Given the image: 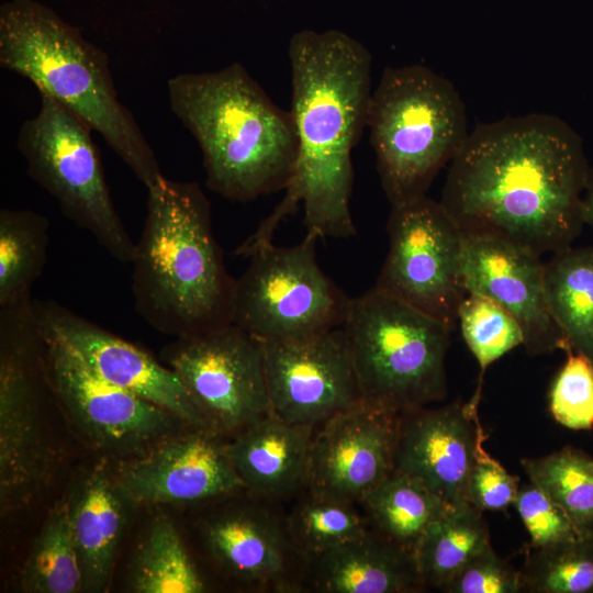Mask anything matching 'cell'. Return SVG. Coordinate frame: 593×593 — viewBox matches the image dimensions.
<instances>
[{"label":"cell","mask_w":593,"mask_h":593,"mask_svg":"<svg viewBox=\"0 0 593 593\" xmlns=\"http://www.w3.org/2000/svg\"><path fill=\"white\" fill-rule=\"evenodd\" d=\"M582 216L584 224H589L593 230V170H590L582 199Z\"/></svg>","instance_id":"38"},{"label":"cell","mask_w":593,"mask_h":593,"mask_svg":"<svg viewBox=\"0 0 593 593\" xmlns=\"http://www.w3.org/2000/svg\"><path fill=\"white\" fill-rule=\"evenodd\" d=\"M367 127L391 205L426 195L470 133L454 83L423 65L383 70L371 92Z\"/></svg>","instance_id":"6"},{"label":"cell","mask_w":593,"mask_h":593,"mask_svg":"<svg viewBox=\"0 0 593 593\" xmlns=\"http://www.w3.org/2000/svg\"><path fill=\"white\" fill-rule=\"evenodd\" d=\"M532 548L521 570L523 591L593 593V536Z\"/></svg>","instance_id":"32"},{"label":"cell","mask_w":593,"mask_h":593,"mask_svg":"<svg viewBox=\"0 0 593 593\" xmlns=\"http://www.w3.org/2000/svg\"><path fill=\"white\" fill-rule=\"evenodd\" d=\"M307 579L323 593H405L424 589L414 552L373 527L311 559Z\"/></svg>","instance_id":"23"},{"label":"cell","mask_w":593,"mask_h":593,"mask_svg":"<svg viewBox=\"0 0 593 593\" xmlns=\"http://www.w3.org/2000/svg\"><path fill=\"white\" fill-rule=\"evenodd\" d=\"M400 416L362 402L315 428L306 489L358 503L393 472Z\"/></svg>","instance_id":"18"},{"label":"cell","mask_w":593,"mask_h":593,"mask_svg":"<svg viewBox=\"0 0 593 593\" xmlns=\"http://www.w3.org/2000/svg\"><path fill=\"white\" fill-rule=\"evenodd\" d=\"M49 220L32 210L0 211V307L31 295L47 259Z\"/></svg>","instance_id":"28"},{"label":"cell","mask_w":593,"mask_h":593,"mask_svg":"<svg viewBox=\"0 0 593 593\" xmlns=\"http://www.w3.org/2000/svg\"><path fill=\"white\" fill-rule=\"evenodd\" d=\"M530 482L568 515L581 536H593V457L564 447L521 461Z\"/></svg>","instance_id":"30"},{"label":"cell","mask_w":593,"mask_h":593,"mask_svg":"<svg viewBox=\"0 0 593 593\" xmlns=\"http://www.w3.org/2000/svg\"><path fill=\"white\" fill-rule=\"evenodd\" d=\"M491 546L482 511L449 506L423 533L414 557L424 589H441L472 557Z\"/></svg>","instance_id":"25"},{"label":"cell","mask_w":593,"mask_h":593,"mask_svg":"<svg viewBox=\"0 0 593 593\" xmlns=\"http://www.w3.org/2000/svg\"><path fill=\"white\" fill-rule=\"evenodd\" d=\"M480 396L477 388L466 404L402 414L393 471L416 480L448 506L469 503V475L484 434L478 416Z\"/></svg>","instance_id":"19"},{"label":"cell","mask_w":593,"mask_h":593,"mask_svg":"<svg viewBox=\"0 0 593 593\" xmlns=\"http://www.w3.org/2000/svg\"><path fill=\"white\" fill-rule=\"evenodd\" d=\"M172 113L200 146L206 187L238 202L286 190L298 156L290 111L239 63L167 83Z\"/></svg>","instance_id":"4"},{"label":"cell","mask_w":593,"mask_h":593,"mask_svg":"<svg viewBox=\"0 0 593 593\" xmlns=\"http://www.w3.org/2000/svg\"><path fill=\"white\" fill-rule=\"evenodd\" d=\"M358 503L374 529L411 551L425 529L449 507L419 482L395 471Z\"/></svg>","instance_id":"26"},{"label":"cell","mask_w":593,"mask_h":593,"mask_svg":"<svg viewBox=\"0 0 593 593\" xmlns=\"http://www.w3.org/2000/svg\"><path fill=\"white\" fill-rule=\"evenodd\" d=\"M458 323L481 369L478 387H481L489 365L524 342L516 318L501 304L482 294H466L458 310Z\"/></svg>","instance_id":"33"},{"label":"cell","mask_w":593,"mask_h":593,"mask_svg":"<svg viewBox=\"0 0 593 593\" xmlns=\"http://www.w3.org/2000/svg\"><path fill=\"white\" fill-rule=\"evenodd\" d=\"M247 494L205 516L200 538L210 560L235 582L290 591L307 579L309 561L293 545L286 525L261 500Z\"/></svg>","instance_id":"16"},{"label":"cell","mask_w":593,"mask_h":593,"mask_svg":"<svg viewBox=\"0 0 593 593\" xmlns=\"http://www.w3.org/2000/svg\"><path fill=\"white\" fill-rule=\"evenodd\" d=\"M40 96L37 113L18 135L27 175L56 200L65 217L115 260L132 264L136 243L113 204L91 127L52 97Z\"/></svg>","instance_id":"9"},{"label":"cell","mask_w":593,"mask_h":593,"mask_svg":"<svg viewBox=\"0 0 593 593\" xmlns=\"http://www.w3.org/2000/svg\"><path fill=\"white\" fill-rule=\"evenodd\" d=\"M147 193L132 261L136 312L152 328L174 338L232 324L236 279L224 265L201 187L163 175Z\"/></svg>","instance_id":"3"},{"label":"cell","mask_w":593,"mask_h":593,"mask_svg":"<svg viewBox=\"0 0 593 593\" xmlns=\"http://www.w3.org/2000/svg\"><path fill=\"white\" fill-rule=\"evenodd\" d=\"M262 349L272 416L317 428L362 403L343 326L301 342H265Z\"/></svg>","instance_id":"14"},{"label":"cell","mask_w":593,"mask_h":593,"mask_svg":"<svg viewBox=\"0 0 593 593\" xmlns=\"http://www.w3.org/2000/svg\"><path fill=\"white\" fill-rule=\"evenodd\" d=\"M65 504L80 561L82 591L105 592L137 504L121 484L115 467L104 458L76 475Z\"/></svg>","instance_id":"21"},{"label":"cell","mask_w":593,"mask_h":593,"mask_svg":"<svg viewBox=\"0 0 593 593\" xmlns=\"http://www.w3.org/2000/svg\"><path fill=\"white\" fill-rule=\"evenodd\" d=\"M462 275L467 293L494 300L516 318L530 355L569 350L547 305L540 256L501 239L463 236Z\"/></svg>","instance_id":"20"},{"label":"cell","mask_w":593,"mask_h":593,"mask_svg":"<svg viewBox=\"0 0 593 593\" xmlns=\"http://www.w3.org/2000/svg\"><path fill=\"white\" fill-rule=\"evenodd\" d=\"M127 588L135 593L205 591L202 575L168 517H156L141 540L131 563Z\"/></svg>","instance_id":"27"},{"label":"cell","mask_w":593,"mask_h":593,"mask_svg":"<svg viewBox=\"0 0 593 593\" xmlns=\"http://www.w3.org/2000/svg\"><path fill=\"white\" fill-rule=\"evenodd\" d=\"M304 491L284 519L293 545L307 561L369 528L368 519L357 511L355 502Z\"/></svg>","instance_id":"31"},{"label":"cell","mask_w":593,"mask_h":593,"mask_svg":"<svg viewBox=\"0 0 593 593\" xmlns=\"http://www.w3.org/2000/svg\"><path fill=\"white\" fill-rule=\"evenodd\" d=\"M513 505L528 532L532 547H546L581 536L561 507L533 482L518 489Z\"/></svg>","instance_id":"35"},{"label":"cell","mask_w":593,"mask_h":593,"mask_svg":"<svg viewBox=\"0 0 593 593\" xmlns=\"http://www.w3.org/2000/svg\"><path fill=\"white\" fill-rule=\"evenodd\" d=\"M21 588L30 593H77L82 572L65 501L56 503L21 571Z\"/></svg>","instance_id":"29"},{"label":"cell","mask_w":593,"mask_h":593,"mask_svg":"<svg viewBox=\"0 0 593 593\" xmlns=\"http://www.w3.org/2000/svg\"><path fill=\"white\" fill-rule=\"evenodd\" d=\"M314 432L269 414L226 440L245 492L268 503L303 492Z\"/></svg>","instance_id":"22"},{"label":"cell","mask_w":593,"mask_h":593,"mask_svg":"<svg viewBox=\"0 0 593 593\" xmlns=\"http://www.w3.org/2000/svg\"><path fill=\"white\" fill-rule=\"evenodd\" d=\"M44 340L58 409L80 439L104 459L118 462L137 457L193 427L168 410L104 381L61 344Z\"/></svg>","instance_id":"12"},{"label":"cell","mask_w":593,"mask_h":593,"mask_svg":"<svg viewBox=\"0 0 593 593\" xmlns=\"http://www.w3.org/2000/svg\"><path fill=\"white\" fill-rule=\"evenodd\" d=\"M226 438L190 427L144 454L118 461L121 484L137 505L190 504L245 492Z\"/></svg>","instance_id":"17"},{"label":"cell","mask_w":593,"mask_h":593,"mask_svg":"<svg viewBox=\"0 0 593 593\" xmlns=\"http://www.w3.org/2000/svg\"><path fill=\"white\" fill-rule=\"evenodd\" d=\"M485 436L480 437L468 481V501L480 511H504L518 492L519 479L484 449Z\"/></svg>","instance_id":"37"},{"label":"cell","mask_w":593,"mask_h":593,"mask_svg":"<svg viewBox=\"0 0 593 593\" xmlns=\"http://www.w3.org/2000/svg\"><path fill=\"white\" fill-rule=\"evenodd\" d=\"M590 175L580 135L546 113L478 124L451 160L440 204L463 236L538 256L571 246Z\"/></svg>","instance_id":"1"},{"label":"cell","mask_w":593,"mask_h":593,"mask_svg":"<svg viewBox=\"0 0 593 593\" xmlns=\"http://www.w3.org/2000/svg\"><path fill=\"white\" fill-rule=\"evenodd\" d=\"M161 358L181 380L206 429L232 438L270 414L262 343L238 326L175 338Z\"/></svg>","instance_id":"13"},{"label":"cell","mask_w":593,"mask_h":593,"mask_svg":"<svg viewBox=\"0 0 593 593\" xmlns=\"http://www.w3.org/2000/svg\"><path fill=\"white\" fill-rule=\"evenodd\" d=\"M343 328L363 403L402 415L446 398L452 327L373 287Z\"/></svg>","instance_id":"7"},{"label":"cell","mask_w":593,"mask_h":593,"mask_svg":"<svg viewBox=\"0 0 593 593\" xmlns=\"http://www.w3.org/2000/svg\"><path fill=\"white\" fill-rule=\"evenodd\" d=\"M546 301L568 351L593 361V247L571 246L544 262Z\"/></svg>","instance_id":"24"},{"label":"cell","mask_w":593,"mask_h":593,"mask_svg":"<svg viewBox=\"0 0 593 593\" xmlns=\"http://www.w3.org/2000/svg\"><path fill=\"white\" fill-rule=\"evenodd\" d=\"M288 54L298 156L282 200L248 236L254 246L272 243L279 224L300 205L306 233L318 238L356 234L349 206L351 152L367 127L371 55L334 30L295 33Z\"/></svg>","instance_id":"2"},{"label":"cell","mask_w":593,"mask_h":593,"mask_svg":"<svg viewBox=\"0 0 593 593\" xmlns=\"http://www.w3.org/2000/svg\"><path fill=\"white\" fill-rule=\"evenodd\" d=\"M389 250L374 288L455 328L467 294L463 235L427 195L392 205Z\"/></svg>","instance_id":"11"},{"label":"cell","mask_w":593,"mask_h":593,"mask_svg":"<svg viewBox=\"0 0 593 593\" xmlns=\"http://www.w3.org/2000/svg\"><path fill=\"white\" fill-rule=\"evenodd\" d=\"M440 590L447 593H517L523 591L522 575L490 546L472 557Z\"/></svg>","instance_id":"36"},{"label":"cell","mask_w":593,"mask_h":593,"mask_svg":"<svg viewBox=\"0 0 593 593\" xmlns=\"http://www.w3.org/2000/svg\"><path fill=\"white\" fill-rule=\"evenodd\" d=\"M317 239L306 233L294 246L270 243L251 253L235 280L232 324L262 343L301 342L342 327L351 298L318 266Z\"/></svg>","instance_id":"10"},{"label":"cell","mask_w":593,"mask_h":593,"mask_svg":"<svg viewBox=\"0 0 593 593\" xmlns=\"http://www.w3.org/2000/svg\"><path fill=\"white\" fill-rule=\"evenodd\" d=\"M33 306L42 335L74 351L98 377L168 410L190 426L206 428L168 366L57 302L34 299Z\"/></svg>","instance_id":"15"},{"label":"cell","mask_w":593,"mask_h":593,"mask_svg":"<svg viewBox=\"0 0 593 593\" xmlns=\"http://www.w3.org/2000/svg\"><path fill=\"white\" fill-rule=\"evenodd\" d=\"M0 66L99 133L146 188L163 176L155 152L118 97L108 55L52 9L34 0L1 5Z\"/></svg>","instance_id":"5"},{"label":"cell","mask_w":593,"mask_h":593,"mask_svg":"<svg viewBox=\"0 0 593 593\" xmlns=\"http://www.w3.org/2000/svg\"><path fill=\"white\" fill-rule=\"evenodd\" d=\"M26 298L0 307V508L21 511L51 485L59 461L48 429L56 400L45 340Z\"/></svg>","instance_id":"8"},{"label":"cell","mask_w":593,"mask_h":593,"mask_svg":"<svg viewBox=\"0 0 593 593\" xmlns=\"http://www.w3.org/2000/svg\"><path fill=\"white\" fill-rule=\"evenodd\" d=\"M549 409L556 422L573 430L593 427V361L567 351V360L555 377Z\"/></svg>","instance_id":"34"}]
</instances>
